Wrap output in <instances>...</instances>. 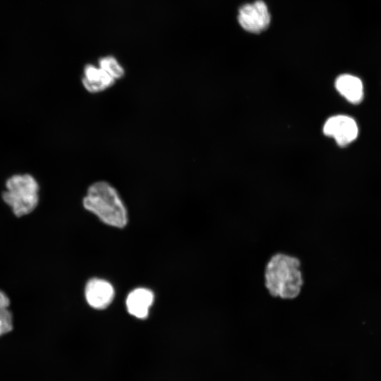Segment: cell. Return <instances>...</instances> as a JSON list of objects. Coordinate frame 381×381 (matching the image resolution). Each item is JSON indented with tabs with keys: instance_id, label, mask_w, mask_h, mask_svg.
<instances>
[{
	"instance_id": "obj_2",
	"label": "cell",
	"mask_w": 381,
	"mask_h": 381,
	"mask_svg": "<svg viewBox=\"0 0 381 381\" xmlns=\"http://www.w3.org/2000/svg\"><path fill=\"white\" fill-rule=\"evenodd\" d=\"M298 260L283 254L274 255L266 268V285L272 295L284 298L296 297L302 285Z\"/></svg>"
},
{
	"instance_id": "obj_10",
	"label": "cell",
	"mask_w": 381,
	"mask_h": 381,
	"mask_svg": "<svg viewBox=\"0 0 381 381\" xmlns=\"http://www.w3.org/2000/svg\"><path fill=\"white\" fill-rule=\"evenodd\" d=\"M10 301L6 294L0 290V336L13 329L12 314L8 309Z\"/></svg>"
},
{
	"instance_id": "obj_7",
	"label": "cell",
	"mask_w": 381,
	"mask_h": 381,
	"mask_svg": "<svg viewBox=\"0 0 381 381\" xmlns=\"http://www.w3.org/2000/svg\"><path fill=\"white\" fill-rule=\"evenodd\" d=\"M115 82L114 78L99 66L88 64L84 67L82 84L90 93L104 91L113 86Z\"/></svg>"
},
{
	"instance_id": "obj_3",
	"label": "cell",
	"mask_w": 381,
	"mask_h": 381,
	"mask_svg": "<svg viewBox=\"0 0 381 381\" xmlns=\"http://www.w3.org/2000/svg\"><path fill=\"white\" fill-rule=\"evenodd\" d=\"M39 191V184L32 175L16 174L7 179L2 199L12 209L13 214L20 217L36 208Z\"/></svg>"
},
{
	"instance_id": "obj_8",
	"label": "cell",
	"mask_w": 381,
	"mask_h": 381,
	"mask_svg": "<svg viewBox=\"0 0 381 381\" xmlns=\"http://www.w3.org/2000/svg\"><path fill=\"white\" fill-rule=\"evenodd\" d=\"M334 85L338 92L349 102L360 104L364 97V87L362 80L350 73L339 75L335 80Z\"/></svg>"
},
{
	"instance_id": "obj_5",
	"label": "cell",
	"mask_w": 381,
	"mask_h": 381,
	"mask_svg": "<svg viewBox=\"0 0 381 381\" xmlns=\"http://www.w3.org/2000/svg\"><path fill=\"white\" fill-rule=\"evenodd\" d=\"M323 133L334 139L340 147L353 142L358 135V126L352 117L339 114L329 117L324 124Z\"/></svg>"
},
{
	"instance_id": "obj_11",
	"label": "cell",
	"mask_w": 381,
	"mask_h": 381,
	"mask_svg": "<svg viewBox=\"0 0 381 381\" xmlns=\"http://www.w3.org/2000/svg\"><path fill=\"white\" fill-rule=\"evenodd\" d=\"M98 66L104 70L116 80L122 78L125 75L123 67L113 56L101 57L98 61Z\"/></svg>"
},
{
	"instance_id": "obj_4",
	"label": "cell",
	"mask_w": 381,
	"mask_h": 381,
	"mask_svg": "<svg viewBox=\"0 0 381 381\" xmlns=\"http://www.w3.org/2000/svg\"><path fill=\"white\" fill-rule=\"evenodd\" d=\"M271 16L266 4L257 0L243 5L238 11V21L247 32L258 34L270 25Z\"/></svg>"
},
{
	"instance_id": "obj_1",
	"label": "cell",
	"mask_w": 381,
	"mask_h": 381,
	"mask_svg": "<svg viewBox=\"0 0 381 381\" xmlns=\"http://www.w3.org/2000/svg\"><path fill=\"white\" fill-rule=\"evenodd\" d=\"M83 205L106 224L117 228L127 224L125 205L116 188L107 181L92 183L83 199Z\"/></svg>"
},
{
	"instance_id": "obj_6",
	"label": "cell",
	"mask_w": 381,
	"mask_h": 381,
	"mask_svg": "<svg viewBox=\"0 0 381 381\" xmlns=\"http://www.w3.org/2000/svg\"><path fill=\"white\" fill-rule=\"evenodd\" d=\"M85 296L90 306L95 309L102 310L113 301L114 290L107 281L94 278L87 282Z\"/></svg>"
},
{
	"instance_id": "obj_9",
	"label": "cell",
	"mask_w": 381,
	"mask_h": 381,
	"mask_svg": "<svg viewBox=\"0 0 381 381\" xmlns=\"http://www.w3.org/2000/svg\"><path fill=\"white\" fill-rule=\"evenodd\" d=\"M154 301L152 291L145 288H138L129 293L126 304L128 312L139 319L148 316L149 308Z\"/></svg>"
}]
</instances>
